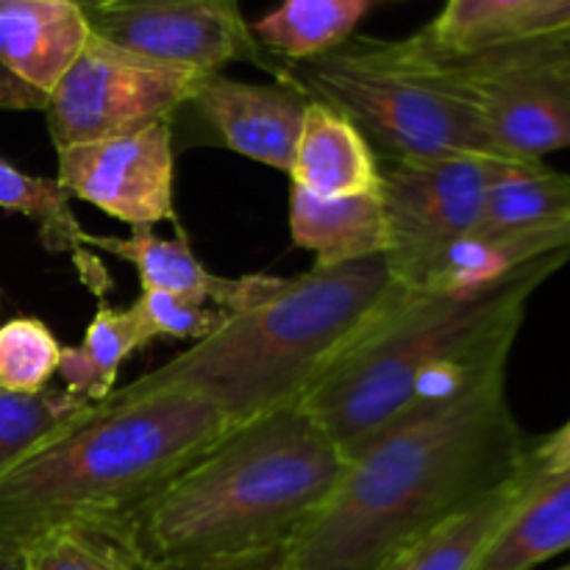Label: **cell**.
<instances>
[{
	"mask_svg": "<svg viewBox=\"0 0 570 570\" xmlns=\"http://www.w3.org/2000/svg\"><path fill=\"white\" fill-rule=\"evenodd\" d=\"M348 460L301 404L232 429L109 534L134 570H284Z\"/></svg>",
	"mask_w": 570,
	"mask_h": 570,
	"instance_id": "6da1fadb",
	"label": "cell"
},
{
	"mask_svg": "<svg viewBox=\"0 0 570 570\" xmlns=\"http://www.w3.org/2000/svg\"><path fill=\"white\" fill-rule=\"evenodd\" d=\"M523 438L507 373L348 462L284 570H390L429 532L515 479Z\"/></svg>",
	"mask_w": 570,
	"mask_h": 570,
	"instance_id": "7a4b0ae2",
	"label": "cell"
},
{
	"mask_svg": "<svg viewBox=\"0 0 570 570\" xmlns=\"http://www.w3.org/2000/svg\"><path fill=\"white\" fill-rule=\"evenodd\" d=\"M387 254L312 267L250 309L228 315L212 337L115 390L117 399L181 393L215 406L234 429L301 404L399 301Z\"/></svg>",
	"mask_w": 570,
	"mask_h": 570,
	"instance_id": "3957f363",
	"label": "cell"
},
{
	"mask_svg": "<svg viewBox=\"0 0 570 570\" xmlns=\"http://www.w3.org/2000/svg\"><path fill=\"white\" fill-rule=\"evenodd\" d=\"M232 429L181 393L83 406L0 476V546L22 554L61 529L111 527Z\"/></svg>",
	"mask_w": 570,
	"mask_h": 570,
	"instance_id": "277c9868",
	"label": "cell"
},
{
	"mask_svg": "<svg viewBox=\"0 0 570 570\" xmlns=\"http://www.w3.org/2000/svg\"><path fill=\"white\" fill-rule=\"evenodd\" d=\"M568 259L570 250H562L468 298L406 287L367 337L301 399V410L345 460H356L404 426L412 390L434 365L510 323H523L534 289Z\"/></svg>",
	"mask_w": 570,
	"mask_h": 570,
	"instance_id": "5b68a950",
	"label": "cell"
},
{
	"mask_svg": "<svg viewBox=\"0 0 570 570\" xmlns=\"http://www.w3.org/2000/svg\"><path fill=\"white\" fill-rule=\"evenodd\" d=\"M287 76L309 98L351 117L382 148L379 156H499L476 109L412 61L399 39H348L328 53L287 65Z\"/></svg>",
	"mask_w": 570,
	"mask_h": 570,
	"instance_id": "8992f818",
	"label": "cell"
},
{
	"mask_svg": "<svg viewBox=\"0 0 570 570\" xmlns=\"http://www.w3.org/2000/svg\"><path fill=\"white\" fill-rule=\"evenodd\" d=\"M204 76L209 72L148 59L89 33L45 106L50 139L59 150L173 120Z\"/></svg>",
	"mask_w": 570,
	"mask_h": 570,
	"instance_id": "52a82bcc",
	"label": "cell"
},
{
	"mask_svg": "<svg viewBox=\"0 0 570 570\" xmlns=\"http://www.w3.org/2000/svg\"><path fill=\"white\" fill-rule=\"evenodd\" d=\"M499 156L456 154L434 159L379 156V189L387 215V262L395 282L421 289L434 262L482 226Z\"/></svg>",
	"mask_w": 570,
	"mask_h": 570,
	"instance_id": "ba28073f",
	"label": "cell"
},
{
	"mask_svg": "<svg viewBox=\"0 0 570 570\" xmlns=\"http://www.w3.org/2000/svg\"><path fill=\"white\" fill-rule=\"evenodd\" d=\"M399 48L476 109L501 159L543 161L570 148V76L549 67L488 65L462 53L399 39Z\"/></svg>",
	"mask_w": 570,
	"mask_h": 570,
	"instance_id": "9c48e42d",
	"label": "cell"
},
{
	"mask_svg": "<svg viewBox=\"0 0 570 570\" xmlns=\"http://www.w3.org/2000/svg\"><path fill=\"white\" fill-rule=\"evenodd\" d=\"M87 22L95 37L148 59L198 72L250 61L287 81V65L256 42L239 0H100Z\"/></svg>",
	"mask_w": 570,
	"mask_h": 570,
	"instance_id": "30bf717a",
	"label": "cell"
},
{
	"mask_svg": "<svg viewBox=\"0 0 570 570\" xmlns=\"http://www.w3.org/2000/svg\"><path fill=\"white\" fill-rule=\"evenodd\" d=\"M56 181L70 198L83 200L131 228L173 223L176 212V154L173 120L126 137L70 145L56 150Z\"/></svg>",
	"mask_w": 570,
	"mask_h": 570,
	"instance_id": "8fae6325",
	"label": "cell"
},
{
	"mask_svg": "<svg viewBox=\"0 0 570 570\" xmlns=\"http://www.w3.org/2000/svg\"><path fill=\"white\" fill-rule=\"evenodd\" d=\"M189 106L228 150L289 173L309 95L289 76L287 81L248 83L209 72L200 78Z\"/></svg>",
	"mask_w": 570,
	"mask_h": 570,
	"instance_id": "7c38bea8",
	"label": "cell"
},
{
	"mask_svg": "<svg viewBox=\"0 0 570 570\" xmlns=\"http://www.w3.org/2000/svg\"><path fill=\"white\" fill-rule=\"evenodd\" d=\"M87 245H95L137 267L142 289L181 295V298L215 306L228 315L262 304L284 284L282 276H267V273H250L239 278L217 276L193 254L184 234L159 237L154 228H131L128 237H104V234L87 232Z\"/></svg>",
	"mask_w": 570,
	"mask_h": 570,
	"instance_id": "4fadbf2b",
	"label": "cell"
},
{
	"mask_svg": "<svg viewBox=\"0 0 570 570\" xmlns=\"http://www.w3.org/2000/svg\"><path fill=\"white\" fill-rule=\"evenodd\" d=\"M89 33L87 14L70 0H0V67L45 100Z\"/></svg>",
	"mask_w": 570,
	"mask_h": 570,
	"instance_id": "5bb4252c",
	"label": "cell"
},
{
	"mask_svg": "<svg viewBox=\"0 0 570 570\" xmlns=\"http://www.w3.org/2000/svg\"><path fill=\"white\" fill-rule=\"evenodd\" d=\"M562 250H570V220L501 228V232L476 228L468 237L456 239L434 262L421 289L462 295V298L482 295L510 282L534 262L549 259Z\"/></svg>",
	"mask_w": 570,
	"mask_h": 570,
	"instance_id": "9a60e30c",
	"label": "cell"
},
{
	"mask_svg": "<svg viewBox=\"0 0 570 570\" xmlns=\"http://www.w3.org/2000/svg\"><path fill=\"white\" fill-rule=\"evenodd\" d=\"M289 234L295 248L315 254V267H334L387 254L390 232L382 189L323 198L293 184Z\"/></svg>",
	"mask_w": 570,
	"mask_h": 570,
	"instance_id": "2e32d148",
	"label": "cell"
},
{
	"mask_svg": "<svg viewBox=\"0 0 570 570\" xmlns=\"http://www.w3.org/2000/svg\"><path fill=\"white\" fill-rule=\"evenodd\" d=\"M289 181L323 198L373 193L379 189V154L351 117L309 98Z\"/></svg>",
	"mask_w": 570,
	"mask_h": 570,
	"instance_id": "e0dca14e",
	"label": "cell"
},
{
	"mask_svg": "<svg viewBox=\"0 0 570 570\" xmlns=\"http://www.w3.org/2000/svg\"><path fill=\"white\" fill-rule=\"evenodd\" d=\"M570 549V468L538 473L473 570H532Z\"/></svg>",
	"mask_w": 570,
	"mask_h": 570,
	"instance_id": "ac0fdd59",
	"label": "cell"
},
{
	"mask_svg": "<svg viewBox=\"0 0 570 570\" xmlns=\"http://www.w3.org/2000/svg\"><path fill=\"white\" fill-rule=\"evenodd\" d=\"M538 468L527 460L523 471L499 490L484 495L473 507H468L460 515L440 523L434 532H429L415 549L406 551L390 570H473L493 543L495 534L512 515L518 501L529 490V484L538 479Z\"/></svg>",
	"mask_w": 570,
	"mask_h": 570,
	"instance_id": "d6986e66",
	"label": "cell"
},
{
	"mask_svg": "<svg viewBox=\"0 0 570 570\" xmlns=\"http://www.w3.org/2000/svg\"><path fill=\"white\" fill-rule=\"evenodd\" d=\"M70 200L72 198L56 178L31 176L11 161L0 159V209L17 212L37 223L45 248L70 256L83 284L95 295H100L104 287L109 289V276L87 250V232L78 226Z\"/></svg>",
	"mask_w": 570,
	"mask_h": 570,
	"instance_id": "ffe728a7",
	"label": "cell"
},
{
	"mask_svg": "<svg viewBox=\"0 0 570 570\" xmlns=\"http://www.w3.org/2000/svg\"><path fill=\"white\" fill-rule=\"evenodd\" d=\"M148 343L154 340L134 306L115 309L100 304L83 332L81 345H61L59 376L65 390L81 404H100L115 393L122 362Z\"/></svg>",
	"mask_w": 570,
	"mask_h": 570,
	"instance_id": "44dd1931",
	"label": "cell"
},
{
	"mask_svg": "<svg viewBox=\"0 0 570 570\" xmlns=\"http://www.w3.org/2000/svg\"><path fill=\"white\" fill-rule=\"evenodd\" d=\"M367 9L371 0H282L250 31L267 53L298 65L348 42Z\"/></svg>",
	"mask_w": 570,
	"mask_h": 570,
	"instance_id": "7402d4cb",
	"label": "cell"
},
{
	"mask_svg": "<svg viewBox=\"0 0 570 570\" xmlns=\"http://www.w3.org/2000/svg\"><path fill=\"white\" fill-rule=\"evenodd\" d=\"M570 220V176L543 161H504L484 206V232Z\"/></svg>",
	"mask_w": 570,
	"mask_h": 570,
	"instance_id": "603a6c76",
	"label": "cell"
},
{
	"mask_svg": "<svg viewBox=\"0 0 570 570\" xmlns=\"http://www.w3.org/2000/svg\"><path fill=\"white\" fill-rule=\"evenodd\" d=\"M83 406L89 404L72 399L67 390H42L37 395L0 390V476Z\"/></svg>",
	"mask_w": 570,
	"mask_h": 570,
	"instance_id": "cb8c5ba5",
	"label": "cell"
},
{
	"mask_svg": "<svg viewBox=\"0 0 570 570\" xmlns=\"http://www.w3.org/2000/svg\"><path fill=\"white\" fill-rule=\"evenodd\" d=\"M61 343L39 317H14L0 326V390L37 395L59 373Z\"/></svg>",
	"mask_w": 570,
	"mask_h": 570,
	"instance_id": "d4e9b609",
	"label": "cell"
},
{
	"mask_svg": "<svg viewBox=\"0 0 570 570\" xmlns=\"http://www.w3.org/2000/svg\"><path fill=\"white\" fill-rule=\"evenodd\" d=\"M22 554L26 570H134L126 551L98 529H61Z\"/></svg>",
	"mask_w": 570,
	"mask_h": 570,
	"instance_id": "484cf974",
	"label": "cell"
},
{
	"mask_svg": "<svg viewBox=\"0 0 570 570\" xmlns=\"http://www.w3.org/2000/svg\"><path fill=\"white\" fill-rule=\"evenodd\" d=\"M131 306L139 315V321H142V326L148 328L150 340H189V343H200V340L212 337L228 317V312L195 304V301H187L173 293H161V289H142Z\"/></svg>",
	"mask_w": 570,
	"mask_h": 570,
	"instance_id": "4316f807",
	"label": "cell"
},
{
	"mask_svg": "<svg viewBox=\"0 0 570 570\" xmlns=\"http://www.w3.org/2000/svg\"><path fill=\"white\" fill-rule=\"evenodd\" d=\"M527 3L529 0H449L415 37L429 48L465 50Z\"/></svg>",
	"mask_w": 570,
	"mask_h": 570,
	"instance_id": "83f0119b",
	"label": "cell"
},
{
	"mask_svg": "<svg viewBox=\"0 0 570 570\" xmlns=\"http://www.w3.org/2000/svg\"><path fill=\"white\" fill-rule=\"evenodd\" d=\"M570 31V0H529L527 6L507 17L504 22L484 33L471 48H488V45L527 42V39L557 37Z\"/></svg>",
	"mask_w": 570,
	"mask_h": 570,
	"instance_id": "f1b7e54d",
	"label": "cell"
},
{
	"mask_svg": "<svg viewBox=\"0 0 570 570\" xmlns=\"http://www.w3.org/2000/svg\"><path fill=\"white\" fill-rule=\"evenodd\" d=\"M462 53L473 61H488V65H523V67H549L570 76V31L557 37L527 39V42L488 45V48L473 50H451Z\"/></svg>",
	"mask_w": 570,
	"mask_h": 570,
	"instance_id": "f546056e",
	"label": "cell"
},
{
	"mask_svg": "<svg viewBox=\"0 0 570 570\" xmlns=\"http://www.w3.org/2000/svg\"><path fill=\"white\" fill-rule=\"evenodd\" d=\"M529 460L540 473H557L570 468V421L554 434L540 440L538 445L529 449Z\"/></svg>",
	"mask_w": 570,
	"mask_h": 570,
	"instance_id": "4dcf8cb0",
	"label": "cell"
},
{
	"mask_svg": "<svg viewBox=\"0 0 570 570\" xmlns=\"http://www.w3.org/2000/svg\"><path fill=\"white\" fill-rule=\"evenodd\" d=\"M0 570H26V554L0 546Z\"/></svg>",
	"mask_w": 570,
	"mask_h": 570,
	"instance_id": "1f68e13d",
	"label": "cell"
},
{
	"mask_svg": "<svg viewBox=\"0 0 570 570\" xmlns=\"http://www.w3.org/2000/svg\"><path fill=\"white\" fill-rule=\"evenodd\" d=\"M70 3H76L78 9H83V14H87V11L95 9V6H98L100 0H70Z\"/></svg>",
	"mask_w": 570,
	"mask_h": 570,
	"instance_id": "d6a6232c",
	"label": "cell"
},
{
	"mask_svg": "<svg viewBox=\"0 0 570 570\" xmlns=\"http://www.w3.org/2000/svg\"><path fill=\"white\" fill-rule=\"evenodd\" d=\"M560 570H570V566H566V568H560Z\"/></svg>",
	"mask_w": 570,
	"mask_h": 570,
	"instance_id": "836d02e7",
	"label": "cell"
}]
</instances>
